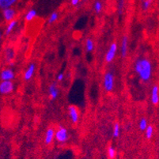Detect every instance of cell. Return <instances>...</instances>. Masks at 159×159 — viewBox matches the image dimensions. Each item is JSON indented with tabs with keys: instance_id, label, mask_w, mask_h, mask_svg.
<instances>
[{
	"instance_id": "obj_1",
	"label": "cell",
	"mask_w": 159,
	"mask_h": 159,
	"mask_svg": "<svg viewBox=\"0 0 159 159\" xmlns=\"http://www.w3.org/2000/svg\"><path fill=\"white\" fill-rule=\"evenodd\" d=\"M135 70L140 79L143 82H147L152 75V65L147 59H139L135 64Z\"/></svg>"
},
{
	"instance_id": "obj_2",
	"label": "cell",
	"mask_w": 159,
	"mask_h": 159,
	"mask_svg": "<svg viewBox=\"0 0 159 159\" xmlns=\"http://www.w3.org/2000/svg\"><path fill=\"white\" fill-rule=\"evenodd\" d=\"M104 87L107 92H111L113 89L114 75L111 72H107L104 76Z\"/></svg>"
},
{
	"instance_id": "obj_3",
	"label": "cell",
	"mask_w": 159,
	"mask_h": 159,
	"mask_svg": "<svg viewBox=\"0 0 159 159\" xmlns=\"http://www.w3.org/2000/svg\"><path fill=\"white\" fill-rule=\"evenodd\" d=\"M14 90V84L11 81H2L0 84V93L9 94Z\"/></svg>"
},
{
	"instance_id": "obj_4",
	"label": "cell",
	"mask_w": 159,
	"mask_h": 159,
	"mask_svg": "<svg viewBox=\"0 0 159 159\" xmlns=\"http://www.w3.org/2000/svg\"><path fill=\"white\" fill-rule=\"evenodd\" d=\"M55 137L59 143H65L68 139L67 130L63 127H60V128L56 131Z\"/></svg>"
},
{
	"instance_id": "obj_5",
	"label": "cell",
	"mask_w": 159,
	"mask_h": 159,
	"mask_svg": "<svg viewBox=\"0 0 159 159\" xmlns=\"http://www.w3.org/2000/svg\"><path fill=\"white\" fill-rule=\"evenodd\" d=\"M117 50V44L116 43H112L110 45V48L107 52L106 55H105V60L107 63H111L115 58L116 53Z\"/></svg>"
},
{
	"instance_id": "obj_6",
	"label": "cell",
	"mask_w": 159,
	"mask_h": 159,
	"mask_svg": "<svg viewBox=\"0 0 159 159\" xmlns=\"http://www.w3.org/2000/svg\"><path fill=\"white\" fill-rule=\"evenodd\" d=\"M2 15H3L4 20L7 22H11L13 20H14V18L16 16V11L15 10L11 8V7L3 9L2 10Z\"/></svg>"
},
{
	"instance_id": "obj_7",
	"label": "cell",
	"mask_w": 159,
	"mask_h": 159,
	"mask_svg": "<svg viewBox=\"0 0 159 159\" xmlns=\"http://www.w3.org/2000/svg\"><path fill=\"white\" fill-rule=\"evenodd\" d=\"M68 112L72 123L73 124H77L79 119V114L77 108L75 105H70L68 107Z\"/></svg>"
},
{
	"instance_id": "obj_8",
	"label": "cell",
	"mask_w": 159,
	"mask_h": 159,
	"mask_svg": "<svg viewBox=\"0 0 159 159\" xmlns=\"http://www.w3.org/2000/svg\"><path fill=\"white\" fill-rule=\"evenodd\" d=\"M14 79V73L11 69H4L1 72V79L2 81H11Z\"/></svg>"
},
{
	"instance_id": "obj_9",
	"label": "cell",
	"mask_w": 159,
	"mask_h": 159,
	"mask_svg": "<svg viewBox=\"0 0 159 159\" xmlns=\"http://www.w3.org/2000/svg\"><path fill=\"white\" fill-rule=\"evenodd\" d=\"M151 102L154 105L159 103V88L157 85L153 86L151 90Z\"/></svg>"
},
{
	"instance_id": "obj_10",
	"label": "cell",
	"mask_w": 159,
	"mask_h": 159,
	"mask_svg": "<svg viewBox=\"0 0 159 159\" xmlns=\"http://www.w3.org/2000/svg\"><path fill=\"white\" fill-rule=\"evenodd\" d=\"M56 135V133L53 128H48L46 131L45 135V139H44V143H45L46 145H49V144L52 143V142L54 139V137Z\"/></svg>"
},
{
	"instance_id": "obj_11",
	"label": "cell",
	"mask_w": 159,
	"mask_h": 159,
	"mask_svg": "<svg viewBox=\"0 0 159 159\" xmlns=\"http://www.w3.org/2000/svg\"><path fill=\"white\" fill-rule=\"evenodd\" d=\"M34 70H35V64H34V63H30L28 69H27V70H25V75H24L25 80H26V81L30 80V79L33 77Z\"/></svg>"
},
{
	"instance_id": "obj_12",
	"label": "cell",
	"mask_w": 159,
	"mask_h": 159,
	"mask_svg": "<svg viewBox=\"0 0 159 159\" xmlns=\"http://www.w3.org/2000/svg\"><path fill=\"white\" fill-rule=\"evenodd\" d=\"M128 37L126 36H124L123 37L122 43H121V56L123 58L126 57L127 53H128Z\"/></svg>"
},
{
	"instance_id": "obj_13",
	"label": "cell",
	"mask_w": 159,
	"mask_h": 159,
	"mask_svg": "<svg viewBox=\"0 0 159 159\" xmlns=\"http://www.w3.org/2000/svg\"><path fill=\"white\" fill-rule=\"evenodd\" d=\"M49 94H50V98L52 100H56L57 98L58 94H59V91H58L57 88H56V85L55 83L50 85L48 88Z\"/></svg>"
},
{
	"instance_id": "obj_14",
	"label": "cell",
	"mask_w": 159,
	"mask_h": 159,
	"mask_svg": "<svg viewBox=\"0 0 159 159\" xmlns=\"http://www.w3.org/2000/svg\"><path fill=\"white\" fill-rule=\"evenodd\" d=\"M18 0H0V7L1 9H7L12 7Z\"/></svg>"
},
{
	"instance_id": "obj_15",
	"label": "cell",
	"mask_w": 159,
	"mask_h": 159,
	"mask_svg": "<svg viewBox=\"0 0 159 159\" xmlns=\"http://www.w3.org/2000/svg\"><path fill=\"white\" fill-rule=\"evenodd\" d=\"M37 11H35V10H33V9L30 10V11L26 13L25 16V21H33L36 17H37Z\"/></svg>"
},
{
	"instance_id": "obj_16",
	"label": "cell",
	"mask_w": 159,
	"mask_h": 159,
	"mask_svg": "<svg viewBox=\"0 0 159 159\" xmlns=\"http://www.w3.org/2000/svg\"><path fill=\"white\" fill-rule=\"evenodd\" d=\"M16 25H17V20H13L12 21H11V22L9 23V25H8V26H7V30H6V36H8L11 34V33L12 32V30H14V27L16 26Z\"/></svg>"
},
{
	"instance_id": "obj_17",
	"label": "cell",
	"mask_w": 159,
	"mask_h": 159,
	"mask_svg": "<svg viewBox=\"0 0 159 159\" xmlns=\"http://www.w3.org/2000/svg\"><path fill=\"white\" fill-rule=\"evenodd\" d=\"M93 47H94V44H93V40H91V39H87L86 41V51L88 52H91L93 50Z\"/></svg>"
},
{
	"instance_id": "obj_18",
	"label": "cell",
	"mask_w": 159,
	"mask_h": 159,
	"mask_svg": "<svg viewBox=\"0 0 159 159\" xmlns=\"http://www.w3.org/2000/svg\"><path fill=\"white\" fill-rule=\"evenodd\" d=\"M93 8H94V11L97 14H99V13L102 12V8H103V4L102 2L100 1V0H98L94 2V5H93Z\"/></svg>"
},
{
	"instance_id": "obj_19",
	"label": "cell",
	"mask_w": 159,
	"mask_h": 159,
	"mask_svg": "<svg viewBox=\"0 0 159 159\" xmlns=\"http://www.w3.org/2000/svg\"><path fill=\"white\" fill-rule=\"evenodd\" d=\"M116 155V151L112 146L108 147V157L109 159H114Z\"/></svg>"
},
{
	"instance_id": "obj_20",
	"label": "cell",
	"mask_w": 159,
	"mask_h": 159,
	"mask_svg": "<svg viewBox=\"0 0 159 159\" xmlns=\"http://www.w3.org/2000/svg\"><path fill=\"white\" fill-rule=\"evenodd\" d=\"M139 129L142 131H146V129L147 128V120L145 118H142L139 121Z\"/></svg>"
},
{
	"instance_id": "obj_21",
	"label": "cell",
	"mask_w": 159,
	"mask_h": 159,
	"mask_svg": "<svg viewBox=\"0 0 159 159\" xmlns=\"http://www.w3.org/2000/svg\"><path fill=\"white\" fill-rule=\"evenodd\" d=\"M153 134H154V128H153L152 125H149L146 129V137H147V139H151V137L153 136Z\"/></svg>"
},
{
	"instance_id": "obj_22",
	"label": "cell",
	"mask_w": 159,
	"mask_h": 159,
	"mask_svg": "<svg viewBox=\"0 0 159 159\" xmlns=\"http://www.w3.org/2000/svg\"><path fill=\"white\" fill-rule=\"evenodd\" d=\"M153 0H143L142 2V8L144 11H147L152 4Z\"/></svg>"
},
{
	"instance_id": "obj_23",
	"label": "cell",
	"mask_w": 159,
	"mask_h": 159,
	"mask_svg": "<svg viewBox=\"0 0 159 159\" xmlns=\"http://www.w3.org/2000/svg\"><path fill=\"white\" fill-rule=\"evenodd\" d=\"M14 51H13V49L9 48L7 49V51H6V59L8 62H11V60H13V58H14Z\"/></svg>"
},
{
	"instance_id": "obj_24",
	"label": "cell",
	"mask_w": 159,
	"mask_h": 159,
	"mask_svg": "<svg viewBox=\"0 0 159 159\" xmlns=\"http://www.w3.org/2000/svg\"><path fill=\"white\" fill-rule=\"evenodd\" d=\"M58 17H59V14H58V13L53 12L52 14L50 15V17H49V18H48L49 24H52V23L55 22V21L58 19Z\"/></svg>"
},
{
	"instance_id": "obj_25",
	"label": "cell",
	"mask_w": 159,
	"mask_h": 159,
	"mask_svg": "<svg viewBox=\"0 0 159 159\" xmlns=\"http://www.w3.org/2000/svg\"><path fill=\"white\" fill-rule=\"evenodd\" d=\"M120 135V124L118 123H116L113 127V136L117 138Z\"/></svg>"
},
{
	"instance_id": "obj_26",
	"label": "cell",
	"mask_w": 159,
	"mask_h": 159,
	"mask_svg": "<svg viewBox=\"0 0 159 159\" xmlns=\"http://www.w3.org/2000/svg\"><path fill=\"white\" fill-rule=\"evenodd\" d=\"M124 3H125V0H118V13H119L120 15L122 14Z\"/></svg>"
},
{
	"instance_id": "obj_27",
	"label": "cell",
	"mask_w": 159,
	"mask_h": 159,
	"mask_svg": "<svg viewBox=\"0 0 159 159\" xmlns=\"http://www.w3.org/2000/svg\"><path fill=\"white\" fill-rule=\"evenodd\" d=\"M70 2H71V5L75 7L80 2V0H70Z\"/></svg>"
},
{
	"instance_id": "obj_28",
	"label": "cell",
	"mask_w": 159,
	"mask_h": 159,
	"mask_svg": "<svg viewBox=\"0 0 159 159\" xmlns=\"http://www.w3.org/2000/svg\"><path fill=\"white\" fill-rule=\"evenodd\" d=\"M63 78H64V75H63V73H60V75L57 76V80L58 81H62L63 79Z\"/></svg>"
}]
</instances>
